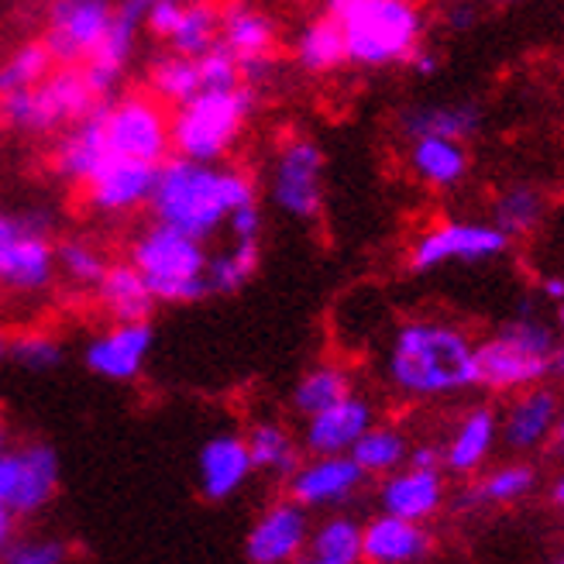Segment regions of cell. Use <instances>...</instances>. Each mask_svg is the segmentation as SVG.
<instances>
[{
	"instance_id": "9",
	"label": "cell",
	"mask_w": 564,
	"mask_h": 564,
	"mask_svg": "<svg viewBox=\"0 0 564 564\" xmlns=\"http://www.w3.org/2000/svg\"><path fill=\"white\" fill-rule=\"evenodd\" d=\"M100 128L110 159L159 165L173 155L169 141V107L149 90H128L100 100Z\"/></svg>"
},
{
	"instance_id": "12",
	"label": "cell",
	"mask_w": 564,
	"mask_h": 564,
	"mask_svg": "<svg viewBox=\"0 0 564 564\" xmlns=\"http://www.w3.org/2000/svg\"><path fill=\"white\" fill-rule=\"evenodd\" d=\"M115 21V0H52L42 45L55 66H79Z\"/></svg>"
},
{
	"instance_id": "47",
	"label": "cell",
	"mask_w": 564,
	"mask_h": 564,
	"mask_svg": "<svg viewBox=\"0 0 564 564\" xmlns=\"http://www.w3.org/2000/svg\"><path fill=\"white\" fill-rule=\"evenodd\" d=\"M11 471H14V447H11L8 427H4V423H0V502H8Z\"/></svg>"
},
{
	"instance_id": "36",
	"label": "cell",
	"mask_w": 564,
	"mask_h": 564,
	"mask_svg": "<svg viewBox=\"0 0 564 564\" xmlns=\"http://www.w3.org/2000/svg\"><path fill=\"white\" fill-rule=\"evenodd\" d=\"M259 259H262L259 241H228V248L214 251L207 259V293L228 296L245 290L259 272Z\"/></svg>"
},
{
	"instance_id": "23",
	"label": "cell",
	"mask_w": 564,
	"mask_h": 564,
	"mask_svg": "<svg viewBox=\"0 0 564 564\" xmlns=\"http://www.w3.org/2000/svg\"><path fill=\"white\" fill-rule=\"evenodd\" d=\"M482 124H486V110L475 100H423V104L403 107L397 118V128L406 141L423 138V134L471 141L482 131Z\"/></svg>"
},
{
	"instance_id": "19",
	"label": "cell",
	"mask_w": 564,
	"mask_h": 564,
	"mask_svg": "<svg viewBox=\"0 0 564 564\" xmlns=\"http://www.w3.org/2000/svg\"><path fill=\"white\" fill-rule=\"evenodd\" d=\"M251 475H256V465H251L245 434H214L196 451V489L207 502L235 499L248 486Z\"/></svg>"
},
{
	"instance_id": "35",
	"label": "cell",
	"mask_w": 564,
	"mask_h": 564,
	"mask_svg": "<svg viewBox=\"0 0 564 564\" xmlns=\"http://www.w3.org/2000/svg\"><path fill=\"white\" fill-rule=\"evenodd\" d=\"M355 458V465L365 471V475H389L406 465V455H410V441L400 427H392V423H372L369 431H365L355 447L348 451Z\"/></svg>"
},
{
	"instance_id": "29",
	"label": "cell",
	"mask_w": 564,
	"mask_h": 564,
	"mask_svg": "<svg viewBox=\"0 0 564 564\" xmlns=\"http://www.w3.org/2000/svg\"><path fill=\"white\" fill-rule=\"evenodd\" d=\"M94 296L107 321H149L152 310L159 306L152 290L145 286V279H141V272L128 259L107 265Z\"/></svg>"
},
{
	"instance_id": "10",
	"label": "cell",
	"mask_w": 564,
	"mask_h": 564,
	"mask_svg": "<svg viewBox=\"0 0 564 564\" xmlns=\"http://www.w3.org/2000/svg\"><path fill=\"white\" fill-rule=\"evenodd\" d=\"M324 149L310 134H286L269 162V200L290 220H314L324 210Z\"/></svg>"
},
{
	"instance_id": "54",
	"label": "cell",
	"mask_w": 564,
	"mask_h": 564,
	"mask_svg": "<svg viewBox=\"0 0 564 564\" xmlns=\"http://www.w3.org/2000/svg\"><path fill=\"white\" fill-rule=\"evenodd\" d=\"M547 376L564 379V341H554V348L547 355Z\"/></svg>"
},
{
	"instance_id": "48",
	"label": "cell",
	"mask_w": 564,
	"mask_h": 564,
	"mask_svg": "<svg viewBox=\"0 0 564 564\" xmlns=\"http://www.w3.org/2000/svg\"><path fill=\"white\" fill-rule=\"evenodd\" d=\"M406 69L413 73V76H420V79H431V76H437V69H441V55L434 52V48H427V45H420L410 59H406Z\"/></svg>"
},
{
	"instance_id": "63",
	"label": "cell",
	"mask_w": 564,
	"mask_h": 564,
	"mask_svg": "<svg viewBox=\"0 0 564 564\" xmlns=\"http://www.w3.org/2000/svg\"><path fill=\"white\" fill-rule=\"evenodd\" d=\"M557 564H564V557H561V561H557Z\"/></svg>"
},
{
	"instance_id": "5",
	"label": "cell",
	"mask_w": 564,
	"mask_h": 564,
	"mask_svg": "<svg viewBox=\"0 0 564 564\" xmlns=\"http://www.w3.org/2000/svg\"><path fill=\"white\" fill-rule=\"evenodd\" d=\"M337 21L345 35V63L355 69L406 66L427 39V14L420 0H361Z\"/></svg>"
},
{
	"instance_id": "4",
	"label": "cell",
	"mask_w": 564,
	"mask_h": 564,
	"mask_svg": "<svg viewBox=\"0 0 564 564\" xmlns=\"http://www.w3.org/2000/svg\"><path fill=\"white\" fill-rule=\"evenodd\" d=\"M207 241L169 224H145L128 245V262L141 272L159 306H189L207 293Z\"/></svg>"
},
{
	"instance_id": "13",
	"label": "cell",
	"mask_w": 564,
	"mask_h": 564,
	"mask_svg": "<svg viewBox=\"0 0 564 564\" xmlns=\"http://www.w3.org/2000/svg\"><path fill=\"white\" fill-rule=\"evenodd\" d=\"M217 42L235 55L245 83H251V87H262L272 76L279 28L265 8L251 4V0H228V4L220 8Z\"/></svg>"
},
{
	"instance_id": "3",
	"label": "cell",
	"mask_w": 564,
	"mask_h": 564,
	"mask_svg": "<svg viewBox=\"0 0 564 564\" xmlns=\"http://www.w3.org/2000/svg\"><path fill=\"white\" fill-rule=\"evenodd\" d=\"M259 87L241 83L235 90H200L186 104L169 110V141L173 155L193 162H224L256 118Z\"/></svg>"
},
{
	"instance_id": "8",
	"label": "cell",
	"mask_w": 564,
	"mask_h": 564,
	"mask_svg": "<svg viewBox=\"0 0 564 564\" xmlns=\"http://www.w3.org/2000/svg\"><path fill=\"white\" fill-rule=\"evenodd\" d=\"M97 104L79 66H55L32 90L0 97V124L24 134H59Z\"/></svg>"
},
{
	"instance_id": "45",
	"label": "cell",
	"mask_w": 564,
	"mask_h": 564,
	"mask_svg": "<svg viewBox=\"0 0 564 564\" xmlns=\"http://www.w3.org/2000/svg\"><path fill=\"white\" fill-rule=\"evenodd\" d=\"M262 224H265L262 204L248 200V204L231 210L228 224H224V231H228V241H259L262 238Z\"/></svg>"
},
{
	"instance_id": "16",
	"label": "cell",
	"mask_w": 564,
	"mask_h": 564,
	"mask_svg": "<svg viewBox=\"0 0 564 564\" xmlns=\"http://www.w3.org/2000/svg\"><path fill=\"white\" fill-rule=\"evenodd\" d=\"M365 475L351 455H310L296 465V471L286 478V492L293 502H300L303 510H341L348 506L361 486Z\"/></svg>"
},
{
	"instance_id": "42",
	"label": "cell",
	"mask_w": 564,
	"mask_h": 564,
	"mask_svg": "<svg viewBox=\"0 0 564 564\" xmlns=\"http://www.w3.org/2000/svg\"><path fill=\"white\" fill-rule=\"evenodd\" d=\"M11 361L24 372H55L66 361V345L42 330H24L11 337Z\"/></svg>"
},
{
	"instance_id": "46",
	"label": "cell",
	"mask_w": 564,
	"mask_h": 564,
	"mask_svg": "<svg viewBox=\"0 0 564 564\" xmlns=\"http://www.w3.org/2000/svg\"><path fill=\"white\" fill-rule=\"evenodd\" d=\"M183 4H186V0H159V4H152V8L145 11V18H141V28H145V32H149L152 39L165 42L169 32L176 28V18H180Z\"/></svg>"
},
{
	"instance_id": "52",
	"label": "cell",
	"mask_w": 564,
	"mask_h": 564,
	"mask_svg": "<svg viewBox=\"0 0 564 564\" xmlns=\"http://www.w3.org/2000/svg\"><path fill=\"white\" fill-rule=\"evenodd\" d=\"M152 4H159V0H121V4H115V8L141 28V18H145V11H149Z\"/></svg>"
},
{
	"instance_id": "26",
	"label": "cell",
	"mask_w": 564,
	"mask_h": 564,
	"mask_svg": "<svg viewBox=\"0 0 564 564\" xmlns=\"http://www.w3.org/2000/svg\"><path fill=\"white\" fill-rule=\"evenodd\" d=\"M557 413H561V400L554 389H544L541 382L527 386L499 420V437L513 451H533L554 434Z\"/></svg>"
},
{
	"instance_id": "20",
	"label": "cell",
	"mask_w": 564,
	"mask_h": 564,
	"mask_svg": "<svg viewBox=\"0 0 564 564\" xmlns=\"http://www.w3.org/2000/svg\"><path fill=\"white\" fill-rule=\"evenodd\" d=\"M59 478H63V465L55 447L35 441L14 447V471H11V489H8V506L11 513L21 517H35L59 492Z\"/></svg>"
},
{
	"instance_id": "51",
	"label": "cell",
	"mask_w": 564,
	"mask_h": 564,
	"mask_svg": "<svg viewBox=\"0 0 564 564\" xmlns=\"http://www.w3.org/2000/svg\"><path fill=\"white\" fill-rule=\"evenodd\" d=\"M14 527H18V517L11 513L8 502H0V557H4L8 547L14 544Z\"/></svg>"
},
{
	"instance_id": "21",
	"label": "cell",
	"mask_w": 564,
	"mask_h": 564,
	"mask_svg": "<svg viewBox=\"0 0 564 564\" xmlns=\"http://www.w3.org/2000/svg\"><path fill=\"white\" fill-rule=\"evenodd\" d=\"M444 475L441 468H413L403 465L397 471L382 475L379 486V510L403 517V520H416L427 523L431 517L441 513L444 506Z\"/></svg>"
},
{
	"instance_id": "28",
	"label": "cell",
	"mask_w": 564,
	"mask_h": 564,
	"mask_svg": "<svg viewBox=\"0 0 564 564\" xmlns=\"http://www.w3.org/2000/svg\"><path fill=\"white\" fill-rule=\"evenodd\" d=\"M496 437H499V416L492 406H475L468 410L455 434L447 437V444L441 447L444 455V468L455 471V475H471L486 465V458L492 455L496 447Z\"/></svg>"
},
{
	"instance_id": "40",
	"label": "cell",
	"mask_w": 564,
	"mask_h": 564,
	"mask_svg": "<svg viewBox=\"0 0 564 564\" xmlns=\"http://www.w3.org/2000/svg\"><path fill=\"white\" fill-rule=\"evenodd\" d=\"M52 69H55V63H52L48 48L42 45V39L14 45L4 59H0V97L32 90L35 83H42Z\"/></svg>"
},
{
	"instance_id": "27",
	"label": "cell",
	"mask_w": 564,
	"mask_h": 564,
	"mask_svg": "<svg viewBox=\"0 0 564 564\" xmlns=\"http://www.w3.org/2000/svg\"><path fill=\"white\" fill-rule=\"evenodd\" d=\"M410 173L431 189H458L471 173V155L465 141H451L437 134H423L406 141Z\"/></svg>"
},
{
	"instance_id": "17",
	"label": "cell",
	"mask_w": 564,
	"mask_h": 564,
	"mask_svg": "<svg viewBox=\"0 0 564 564\" xmlns=\"http://www.w3.org/2000/svg\"><path fill=\"white\" fill-rule=\"evenodd\" d=\"M310 510L300 502L275 499L259 513V520L248 527L245 557L248 564H296L306 554L310 541Z\"/></svg>"
},
{
	"instance_id": "32",
	"label": "cell",
	"mask_w": 564,
	"mask_h": 564,
	"mask_svg": "<svg viewBox=\"0 0 564 564\" xmlns=\"http://www.w3.org/2000/svg\"><path fill=\"white\" fill-rule=\"evenodd\" d=\"M544 217H547V193L541 186H533V183L502 186L496 193L492 207H489V220L510 241L533 235L544 224Z\"/></svg>"
},
{
	"instance_id": "49",
	"label": "cell",
	"mask_w": 564,
	"mask_h": 564,
	"mask_svg": "<svg viewBox=\"0 0 564 564\" xmlns=\"http://www.w3.org/2000/svg\"><path fill=\"white\" fill-rule=\"evenodd\" d=\"M444 24H447V32H471V28L478 24V8L475 4L444 8Z\"/></svg>"
},
{
	"instance_id": "33",
	"label": "cell",
	"mask_w": 564,
	"mask_h": 564,
	"mask_svg": "<svg viewBox=\"0 0 564 564\" xmlns=\"http://www.w3.org/2000/svg\"><path fill=\"white\" fill-rule=\"evenodd\" d=\"M351 389H355L351 372L341 361H321L296 379V386L290 392V406L300 420H306V416L334 406L337 400H345Z\"/></svg>"
},
{
	"instance_id": "15",
	"label": "cell",
	"mask_w": 564,
	"mask_h": 564,
	"mask_svg": "<svg viewBox=\"0 0 564 564\" xmlns=\"http://www.w3.org/2000/svg\"><path fill=\"white\" fill-rule=\"evenodd\" d=\"M155 169L149 162H131V159H107L97 173L83 183V207L94 217L104 220H121L138 210H149L152 186H155Z\"/></svg>"
},
{
	"instance_id": "57",
	"label": "cell",
	"mask_w": 564,
	"mask_h": 564,
	"mask_svg": "<svg viewBox=\"0 0 564 564\" xmlns=\"http://www.w3.org/2000/svg\"><path fill=\"white\" fill-rule=\"evenodd\" d=\"M554 437H557V444L564 447V406H561V413H557V423H554Z\"/></svg>"
},
{
	"instance_id": "14",
	"label": "cell",
	"mask_w": 564,
	"mask_h": 564,
	"mask_svg": "<svg viewBox=\"0 0 564 564\" xmlns=\"http://www.w3.org/2000/svg\"><path fill=\"white\" fill-rule=\"evenodd\" d=\"M155 327L152 321H110L83 345L87 372L107 382H134L152 358Z\"/></svg>"
},
{
	"instance_id": "18",
	"label": "cell",
	"mask_w": 564,
	"mask_h": 564,
	"mask_svg": "<svg viewBox=\"0 0 564 564\" xmlns=\"http://www.w3.org/2000/svg\"><path fill=\"white\" fill-rule=\"evenodd\" d=\"M372 423H376L372 400L351 389L345 400H337L334 406L303 420V431H300L303 455H348L355 441L369 431Z\"/></svg>"
},
{
	"instance_id": "34",
	"label": "cell",
	"mask_w": 564,
	"mask_h": 564,
	"mask_svg": "<svg viewBox=\"0 0 564 564\" xmlns=\"http://www.w3.org/2000/svg\"><path fill=\"white\" fill-rule=\"evenodd\" d=\"M107 265H110L107 251L87 235H66L55 241V272H59L73 290L94 293Z\"/></svg>"
},
{
	"instance_id": "55",
	"label": "cell",
	"mask_w": 564,
	"mask_h": 564,
	"mask_svg": "<svg viewBox=\"0 0 564 564\" xmlns=\"http://www.w3.org/2000/svg\"><path fill=\"white\" fill-rule=\"evenodd\" d=\"M361 0H324V14H334V18H341L348 14L351 8H358Z\"/></svg>"
},
{
	"instance_id": "60",
	"label": "cell",
	"mask_w": 564,
	"mask_h": 564,
	"mask_svg": "<svg viewBox=\"0 0 564 564\" xmlns=\"http://www.w3.org/2000/svg\"><path fill=\"white\" fill-rule=\"evenodd\" d=\"M557 330L564 334V300L557 303Z\"/></svg>"
},
{
	"instance_id": "50",
	"label": "cell",
	"mask_w": 564,
	"mask_h": 564,
	"mask_svg": "<svg viewBox=\"0 0 564 564\" xmlns=\"http://www.w3.org/2000/svg\"><path fill=\"white\" fill-rule=\"evenodd\" d=\"M406 465H413V468H444V455H441V447H434V444H416V447H410Z\"/></svg>"
},
{
	"instance_id": "2",
	"label": "cell",
	"mask_w": 564,
	"mask_h": 564,
	"mask_svg": "<svg viewBox=\"0 0 564 564\" xmlns=\"http://www.w3.org/2000/svg\"><path fill=\"white\" fill-rule=\"evenodd\" d=\"M259 200L256 176L228 162H193L169 155L155 169L149 214L159 224L210 241L224 231L231 210Z\"/></svg>"
},
{
	"instance_id": "22",
	"label": "cell",
	"mask_w": 564,
	"mask_h": 564,
	"mask_svg": "<svg viewBox=\"0 0 564 564\" xmlns=\"http://www.w3.org/2000/svg\"><path fill=\"white\" fill-rule=\"evenodd\" d=\"M97 107L90 110L87 118H79L76 124L63 128L59 138H55L52 152H48L52 176L59 183H66V186H83L110 159L107 145H104V128H100V110Z\"/></svg>"
},
{
	"instance_id": "58",
	"label": "cell",
	"mask_w": 564,
	"mask_h": 564,
	"mask_svg": "<svg viewBox=\"0 0 564 564\" xmlns=\"http://www.w3.org/2000/svg\"><path fill=\"white\" fill-rule=\"evenodd\" d=\"M554 499H557V502L564 506V475L557 478V486H554Z\"/></svg>"
},
{
	"instance_id": "24",
	"label": "cell",
	"mask_w": 564,
	"mask_h": 564,
	"mask_svg": "<svg viewBox=\"0 0 564 564\" xmlns=\"http://www.w3.org/2000/svg\"><path fill=\"white\" fill-rule=\"evenodd\" d=\"M431 554V533L416 520L379 513L361 523V561L365 564H416Z\"/></svg>"
},
{
	"instance_id": "61",
	"label": "cell",
	"mask_w": 564,
	"mask_h": 564,
	"mask_svg": "<svg viewBox=\"0 0 564 564\" xmlns=\"http://www.w3.org/2000/svg\"><path fill=\"white\" fill-rule=\"evenodd\" d=\"M455 4H475V0H441V8H455Z\"/></svg>"
},
{
	"instance_id": "59",
	"label": "cell",
	"mask_w": 564,
	"mask_h": 564,
	"mask_svg": "<svg viewBox=\"0 0 564 564\" xmlns=\"http://www.w3.org/2000/svg\"><path fill=\"white\" fill-rule=\"evenodd\" d=\"M296 564H327V561H321V557H314V554H303Z\"/></svg>"
},
{
	"instance_id": "6",
	"label": "cell",
	"mask_w": 564,
	"mask_h": 564,
	"mask_svg": "<svg viewBox=\"0 0 564 564\" xmlns=\"http://www.w3.org/2000/svg\"><path fill=\"white\" fill-rule=\"evenodd\" d=\"M554 341V327L544 324L523 300L517 317L506 321L486 341H475L478 386L496 392L538 386L541 379H547V355Z\"/></svg>"
},
{
	"instance_id": "56",
	"label": "cell",
	"mask_w": 564,
	"mask_h": 564,
	"mask_svg": "<svg viewBox=\"0 0 564 564\" xmlns=\"http://www.w3.org/2000/svg\"><path fill=\"white\" fill-rule=\"evenodd\" d=\"M11 361V334H0V365Z\"/></svg>"
},
{
	"instance_id": "11",
	"label": "cell",
	"mask_w": 564,
	"mask_h": 564,
	"mask_svg": "<svg viewBox=\"0 0 564 564\" xmlns=\"http://www.w3.org/2000/svg\"><path fill=\"white\" fill-rule=\"evenodd\" d=\"M510 245L513 241L492 220L451 217L413 238L406 265L413 272H434L444 265H486L502 259Z\"/></svg>"
},
{
	"instance_id": "30",
	"label": "cell",
	"mask_w": 564,
	"mask_h": 564,
	"mask_svg": "<svg viewBox=\"0 0 564 564\" xmlns=\"http://www.w3.org/2000/svg\"><path fill=\"white\" fill-rule=\"evenodd\" d=\"M245 441L256 471L275 478V482H286L303 462V444L282 420H256L248 427Z\"/></svg>"
},
{
	"instance_id": "38",
	"label": "cell",
	"mask_w": 564,
	"mask_h": 564,
	"mask_svg": "<svg viewBox=\"0 0 564 564\" xmlns=\"http://www.w3.org/2000/svg\"><path fill=\"white\" fill-rule=\"evenodd\" d=\"M306 554L327 564H361V523L348 513H330L310 527Z\"/></svg>"
},
{
	"instance_id": "7",
	"label": "cell",
	"mask_w": 564,
	"mask_h": 564,
	"mask_svg": "<svg viewBox=\"0 0 564 564\" xmlns=\"http://www.w3.org/2000/svg\"><path fill=\"white\" fill-rule=\"evenodd\" d=\"M55 214L0 207V290L35 296L55 286Z\"/></svg>"
},
{
	"instance_id": "62",
	"label": "cell",
	"mask_w": 564,
	"mask_h": 564,
	"mask_svg": "<svg viewBox=\"0 0 564 564\" xmlns=\"http://www.w3.org/2000/svg\"><path fill=\"white\" fill-rule=\"evenodd\" d=\"M492 4H520V0H492Z\"/></svg>"
},
{
	"instance_id": "1",
	"label": "cell",
	"mask_w": 564,
	"mask_h": 564,
	"mask_svg": "<svg viewBox=\"0 0 564 564\" xmlns=\"http://www.w3.org/2000/svg\"><path fill=\"white\" fill-rule=\"evenodd\" d=\"M382 372L406 400H444L478 386L471 334L444 317H410L392 327Z\"/></svg>"
},
{
	"instance_id": "37",
	"label": "cell",
	"mask_w": 564,
	"mask_h": 564,
	"mask_svg": "<svg viewBox=\"0 0 564 564\" xmlns=\"http://www.w3.org/2000/svg\"><path fill=\"white\" fill-rule=\"evenodd\" d=\"M149 94L165 107H180L200 94V66L193 55L162 52L149 66Z\"/></svg>"
},
{
	"instance_id": "31",
	"label": "cell",
	"mask_w": 564,
	"mask_h": 564,
	"mask_svg": "<svg viewBox=\"0 0 564 564\" xmlns=\"http://www.w3.org/2000/svg\"><path fill=\"white\" fill-rule=\"evenodd\" d=\"M293 63L310 76H327L334 69L348 66L345 63V35L341 21L334 14L310 18L300 32L293 35Z\"/></svg>"
},
{
	"instance_id": "39",
	"label": "cell",
	"mask_w": 564,
	"mask_h": 564,
	"mask_svg": "<svg viewBox=\"0 0 564 564\" xmlns=\"http://www.w3.org/2000/svg\"><path fill=\"white\" fill-rule=\"evenodd\" d=\"M217 32H220V8L214 0H186L165 45L169 52L193 55L196 59V55H204L210 45H217Z\"/></svg>"
},
{
	"instance_id": "25",
	"label": "cell",
	"mask_w": 564,
	"mask_h": 564,
	"mask_svg": "<svg viewBox=\"0 0 564 564\" xmlns=\"http://www.w3.org/2000/svg\"><path fill=\"white\" fill-rule=\"evenodd\" d=\"M138 32H141V28L115 8V21H110L104 39L97 42V48L87 55V59L79 63L83 76H87V87L94 90L97 100H107V97L118 94L121 79H124V73L131 66Z\"/></svg>"
},
{
	"instance_id": "44",
	"label": "cell",
	"mask_w": 564,
	"mask_h": 564,
	"mask_svg": "<svg viewBox=\"0 0 564 564\" xmlns=\"http://www.w3.org/2000/svg\"><path fill=\"white\" fill-rule=\"evenodd\" d=\"M66 557H69V547L63 541H52V538L11 544L4 554L8 564H66Z\"/></svg>"
},
{
	"instance_id": "43",
	"label": "cell",
	"mask_w": 564,
	"mask_h": 564,
	"mask_svg": "<svg viewBox=\"0 0 564 564\" xmlns=\"http://www.w3.org/2000/svg\"><path fill=\"white\" fill-rule=\"evenodd\" d=\"M196 66H200V90H235L245 83L238 59L220 42L196 55Z\"/></svg>"
},
{
	"instance_id": "41",
	"label": "cell",
	"mask_w": 564,
	"mask_h": 564,
	"mask_svg": "<svg viewBox=\"0 0 564 564\" xmlns=\"http://www.w3.org/2000/svg\"><path fill=\"white\" fill-rule=\"evenodd\" d=\"M533 482H538V475H533L530 465H502L496 471H489L482 482H475L465 496H462V506H478V502H517L523 499Z\"/></svg>"
},
{
	"instance_id": "53",
	"label": "cell",
	"mask_w": 564,
	"mask_h": 564,
	"mask_svg": "<svg viewBox=\"0 0 564 564\" xmlns=\"http://www.w3.org/2000/svg\"><path fill=\"white\" fill-rule=\"evenodd\" d=\"M541 296L551 300V303H561L564 300V275H544L541 279Z\"/></svg>"
}]
</instances>
